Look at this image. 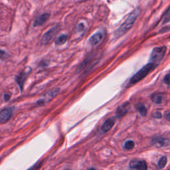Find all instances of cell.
<instances>
[{
	"instance_id": "obj_12",
	"label": "cell",
	"mask_w": 170,
	"mask_h": 170,
	"mask_svg": "<svg viewBox=\"0 0 170 170\" xmlns=\"http://www.w3.org/2000/svg\"><path fill=\"white\" fill-rule=\"evenodd\" d=\"M114 123H115V120H114V118H110L107 119L104 122V123L103 124L102 127H101V130H102L103 132H104V133L108 132L114 126Z\"/></svg>"
},
{
	"instance_id": "obj_26",
	"label": "cell",
	"mask_w": 170,
	"mask_h": 170,
	"mask_svg": "<svg viewBox=\"0 0 170 170\" xmlns=\"http://www.w3.org/2000/svg\"><path fill=\"white\" fill-rule=\"evenodd\" d=\"M37 164H36V165H34L33 166V167H31L29 169H27V170H35V169L36 168V167H37Z\"/></svg>"
},
{
	"instance_id": "obj_1",
	"label": "cell",
	"mask_w": 170,
	"mask_h": 170,
	"mask_svg": "<svg viewBox=\"0 0 170 170\" xmlns=\"http://www.w3.org/2000/svg\"><path fill=\"white\" fill-rule=\"evenodd\" d=\"M141 10L140 7L136 8L131 14L129 15V16L127 17L125 21L114 31V36L115 38H118L122 36L123 35L128 31L132 27V26L135 23L137 17L140 14Z\"/></svg>"
},
{
	"instance_id": "obj_6",
	"label": "cell",
	"mask_w": 170,
	"mask_h": 170,
	"mask_svg": "<svg viewBox=\"0 0 170 170\" xmlns=\"http://www.w3.org/2000/svg\"><path fill=\"white\" fill-rule=\"evenodd\" d=\"M129 165L130 168L136 170H147V163L143 160H132Z\"/></svg>"
},
{
	"instance_id": "obj_13",
	"label": "cell",
	"mask_w": 170,
	"mask_h": 170,
	"mask_svg": "<svg viewBox=\"0 0 170 170\" xmlns=\"http://www.w3.org/2000/svg\"><path fill=\"white\" fill-rule=\"evenodd\" d=\"M29 72H23L19 74V75H17L15 78V80H16L17 84L20 87L21 90H23V84L24 82H25L26 77H27V74L29 73Z\"/></svg>"
},
{
	"instance_id": "obj_15",
	"label": "cell",
	"mask_w": 170,
	"mask_h": 170,
	"mask_svg": "<svg viewBox=\"0 0 170 170\" xmlns=\"http://www.w3.org/2000/svg\"><path fill=\"white\" fill-rule=\"evenodd\" d=\"M67 40V35H61V36H59L58 38L55 41V44L57 45H63L66 43V41Z\"/></svg>"
},
{
	"instance_id": "obj_25",
	"label": "cell",
	"mask_w": 170,
	"mask_h": 170,
	"mask_svg": "<svg viewBox=\"0 0 170 170\" xmlns=\"http://www.w3.org/2000/svg\"><path fill=\"white\" fill-rule=\"evenodd\" d=\"M165 118H166V120H167L168 121H170V112L167 113L166 115H165Z\"/></svg>"
},
{
	"instance_id": "obj_14",
	"label": "cell",
	"mask_w": 170,
	"mask_h": 170,
	"mask_svg": "<svg viewBox=\"0 0 170 170\" xmlns=\"http://www.w3.org/2000/svg\"><path fill=\"white\" fill-rule=\"evenodd\" d=\"M152 100L157 104H160L163 100V95L161 93H156L152 96Z\"/></svg>"
},
{
	"instance_id": "obj_27",
	"label": "cell",
	"mask_w": 170,
	"mask_h": 170,
	"mask_svg": "<svg viewBox=\"0 0 170 170\" xmlns=\"http://www.w3.org/2000/svg\"><path fill=\"white\" fill-rule=\"evenodd\" d=\"M89 170H96V169H94V168H91V169H90Z\"/></svg>"
},
{
	"instance_id": "obj_3",
	"label": "cell",
	"mask_w": 170,
	"mask_h": 170,
	"mask_svg": "<svg viewBox=\"0 0 170 170\" xmlns=\"http://www.w3.org/2000/svg\"><path fill=\"white\" fill-rule=\"evenodd\" d=\"M167 48L165 47H155L152 50L151 55H150V63L154 64L156 66L160 63L164 57Z\"/></svg>"
},
{
	"instance_id": "obj_8",
	"label": "cell",
	"mask_w": 170,
	"mask_h": 170,
	"mask_svg": "<svg viewBox=\"0 0 170 170\" xmlns=\"http://www.w3.org/2000/svg\"><path fill=\"white\" fill-rule=\"evenodd\" d=\"M130 109V104L129 102H126L123 103L117 108V110L116 112V116H118V118L122 117L124 116L128 112V110Z\"/></svg>"
},
{
	"instance_id": "obj_11",
	"label": "cell",
	"mask_w": 170,
	"mask_h": 170,
	"mask_svg": "<svg viewBox=\"0 0 170 170\" xmlns=\"http://www.w3.org/2000/svg\"><path fill=\"white\" fill-rule=\"evenodd\" d=\"M50 17V14H42L40 16L37 17V18L35 19L34 23H33V26L34 27H39V26H41L43 25L44 23H45L47 20L49 19Z\"/></svg>"
},
{
	"instance_id": "obj_18",
	"label": "cell",
	"mask_w": 170,
	"mask_h": 170,
	"mask_svg": "<svg viewBox=\"0 0 170 170\" xmlns=\"http://www.w3.org/2000/svg\"><path fill=\"white\" fill-rule=\"evenodd\" d=\"M166 163H167V158L165 156H163L160 159V161H159L158 166L160 169H162L165 166Z\"/></svg>"
},
{
	"instance_id": "obj_17",
	"label": "cell",
	"mask_w": 170,
	"mask_h": 170,
	"mask_svg": "<svg viewBox=\"0 0 170 170\" xmlns=\"http://www.w3.org/2000/svg\"><path fill=\"white\" fill-rule=\"evenodd\" d=\"M134 145H135V143H134L133 141L128 140L125 143L124 147H125L126 150H132L134 148Z\"/></svg>"
},
{
	"instance_id": "obj_19",
	"label": "cell",
	"mask_w": 170,
	"mask_h": 170,
	"mask_svg": "<svg viewBox=\"0 0 170 170\" xmlns=\"http://www.w3.org/2000/svg\"><path fill=\"white\" fill-rule=\"evenodd\" d=\"M9 57V55L4 51L0 50V59H2V60H4V59H6Z\"/></svg>"
},
{
	"instance_id": "obj_4",
	"label": "cell",
	"mask_w": 170,
	"mask_h": 170,
	"mask_svg": "<svg viewBox=\"0 0 170 170\" xmlns=\"http://www.w3.org/2000/svg\"><path fill=\"white\" fill-rule=\"evenodd\" d=\"M59 29V26H56V27L51 29L50 30L46 32L41 37V43L43 44V45H47L48 43H49L50 41L53 39V37L56 35Z\"/></svg>"
},
{
	"instance_id": "obj_22",
	"label": "cell",
	"mask_w": 170,
	"mask_h": 170,
	"mask_svg": "<svg viewBox=\"0 0 170 170\" xmlns=\"http://www.w3.org/2000/svg\"><path fill=\"white\" fill-rule=\"evenodd\" d=\"M77 30H78L79 32H83L85 30V25H84L83 23L79 24L78 27H77Z\"/></svg>"
},
{
	"instance_id": "obj_9",
	"label": "cell",
	"mask_w": 170,
	"mask_h": 170,
	"mask_svg": "<svg viewBox=\"0 0 170 170\" xmlns=\"http://www.w3.org/2000/svg\"><path fill=\"white\" fill-rule=\"evenodd\" d=\"M152 142L153 143V144L156 145L158 147H166L167 145H169L170 143L169 140L167 138H153L152 140Z\"/></svg>"
},
{
	"instance_id": "obj_2",
	"label": "cell",
	"mask_w": 170,
	"mask_h": 170,
	"mask_svg": "<svg viewBox=\"0 0 170 170\" xmlns=\"http://www.w3.org/2000/svg\"><path fill=\"white\" fill-rule=\"evenodd\" d=\"M157 66L152 63H149L145 65L143 68L139 70L136 74H134L132 78L130 79V83L131 84H136L147 76L152 70H153Z\"/></svg>"
},
{
	"instance_id": "obj_7",
	"label": "cell",
	"mask_w": 170,
	"mask_h": 170,
	"mask_svg": "<svg viewBox=\"0 0 170 170\" xmlns=\"http://www.w3.org/2000/svg\"><path fill=\"white\" fill-rule=\"evenodd\" d=\"M12 108H7L0 112V123H5L10 120L13 114Z\"/></svg>"
},
{
	"instance_id": "obj_24",
	"label": "cell",
	"mask_w": 170,
	"mask_h": 170,
	"mask_svg": "<svg viewBox=\"0 0 170 170\" xmlns=\"http://www.w3.org/2000/svg\"><path fill=\"white\" fill-rule=\"evenodd\" d=\"M10 94H5V95H4V99H5V101H8L10 100Z\"/></svg>"
},
{
	"instance_id": "obj_5",
	"label": "cell",
	"mask_w": 170,
	"mask_h": 170,
	"mask_svg": "<svg viewBox=\"0 0 170 170\" xmlns=\"http://www.w3.org/2000/svg\"><path fill=\"white\" fill-rule=\"evenodd\" d=\"M59 89H55L51 92H48L47 94H45V95L43 96V98H42L41 99H40V100L37 101V104L40 106L45 104L46 103L50 102L51 100H53V99L55 97L59 94Z\"/></svg>"
},
{
	"instance_id": "obj_20",
	"label": "cell",
	"mask_w": 170,
	"mask_h": 170,
	"mask_svg": "<svg viewBox=\"0 0 170 170\" xmlns=\"http://www.w3.org/2000/svg\"><path fill=\"white\" fill-rule=\"evenodd\" d=\"M170 21V8L167 11L166 14H165V17H164V19H163V23H167V22H169Z\"/></svg>"
},
{
	"instance_id": "obj_16",
	"label": "cell",
	"mask_w": 170,
	"mask_h": 170,
	"mask_svg": "<svg viewBox=\"0 0 170 170\" xmlns=\"http://www.w3.org/2000/svg\"><path fill=\"white\" fill-rule=\"evenodd\" d=\"M138 110L139 112H140V114H141V116H145L147 115V109H146V107H145L144 105L140 104L138 107Z\"/></svg>"
},
{
	"instance_id": "obj_21",
	"label": "cell",
	"mask_w": 170,
	"mask_h": 170,
	"mask_svg": "<svg viewBox=\"0 0 170 170\" xmlns=\"http://www.w3.org/2000/svg\"><path fill=\"white\" fill-rule=\"evenodd\" d=\"M163 81H164L165 84L170 85V74H167L165 75L164 79H163Z\"/></svg>"
},
{
	"instance_id": "obj_23",
	"label": "cell",
	"mask_w": 170,
	"mask_h": 170,
	"mask_svg": "<svg viewBox=\"0 0 170 170\" xmlns=\"http://www.w3.org/2000/svg\"><path fill=\"white\" fill-rule=\"evenodd\" d=\"M154 117H155V118H160L161 117H162V114H161L160 112H157L154 114Z\"/></svg>"
},
{
	"instance_id": "obj_10",
	"label": "cell",
	"mask_w": 170,
	"mask_h": 170,
	"mask_svg": "<svg viewBox=\"0 0 170 170\" xmlns=\"http://www.w3.org/2000/svg\"><path fill=\"white\" fill-rule=\"evenodd\" d=\"M103 36H104V34L102 32H100V31L96 32V33H94L93 35H92V36L90 37L89 40V44L92 46L97 45V44L100 43V41L102 40L103 38Z\"/></svg>"
}]
</instances>
